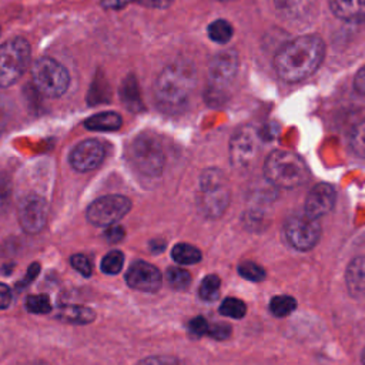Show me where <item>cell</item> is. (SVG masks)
I'll use <instances>...</instances> for the list:
<instances>
[{
    "mask_svg": "<svg viewBox=\"0 0 365 365\" xmlns=\"http://www.w3.org/2000/svg\"><path fill=\"white\" fill-rule=\"evenodd\" d=\"M325 44L318 36H301L284 44L274 57L277 74L288 83L305 80L321 66Z\"/></svg>",
    "mask_w": 365,
    "mask_h": 365,
    "instance_id": "1",
    "label": "cell"
},
{
    "mask_svg": "<svg viewBox=\"0 0 365 365\" xmlns=\"http://www.w3.org/2000/svg\"><path fill=\"white\" fill-rule=\"evenodd\" d=\"M197 73L191 63L175 61L157 76L154 83V98L160 110L168 114L181 113L194 93Z\"/></svg>",
    "mask_w": 365,
    "mask_h": 365,
    "instance_id": "2",
    "label": "cell"
},
{
    "mask_svg": "<svg viewBox=\"0 0 365 365\" xmlns=\"http://www.w3.org/2000/svg\"><path fill=\"white\" fill-rule=\"evenodd\" d=\"M264 175L275 187L295 188L308 180L309 173L299 155L287 150H275L264 163Z\"/></svg>",
    "mask_w": 365,
    "mask_h": 365,
    "instance_id": "3",
    "label": "cell"
},
{
    "mask_svg": "<svg viewBox=\"0 0 365 365\" xmlns=\"http://www.w3.org/2000/svg\"><path fill=\"white\" fill-rule=\"evenodd\" d=\"M198 210L208 218L224 214L230 204V190L222 173L217 168L205 170L200 177Z\"/></svg>",
    "mask_w": 365,
    "mask_h": 365,
    "instance_id": "4",
    "label": "cell"
},
{
    "mask_svg": "<svg viewBox=\"0 0 365 365\" xmlns=\"http://www.w3.org/2000/svg\"><path fill=\"white\" fill-rule=\"evenodd\" d=\"M30 61V44L23 37H14L0 46V88L19 81Z\"/></svg>",
    "mask_w": 365,
    "mask_h": 365,
    "instance_id": "5",
    "label": "cell"
},
{
    "mask_svg": "<svg viewBox=\"0 0 365 365\" xmlns=\"http://www.w3.org/2000/svg\"><path fill=\"white\" fill-rule=\"evenodd\" d=\"M31 77L36 88L50 98L63 96L70 86V76L66 67L50 57H41L34 61Z\"/></svg>",
    "mask_w": 365,
    "mask_h": 365,
    "instance_id": "6",
    "label": "cell"
},
{
    "mask_svg": "<svg viewBox=\"0 0 365 365\" xmlns=\"http://www.w3.org/2000/svg\"><path fill=\"white\" fill-rule=\"evenodd\" d=\"M130 158L134 167L148 177L160 175L165 163L163 147L151 134H140L134 138L130 145Z\"/></svg>",
    "mask_w": 365,
    "mask_h": 365,
    "instance_id": "7",
    "label": "cell"
},
{
    "mask_svg": "<svg viewBox=\"0 0 365 365\" xmlns=\"http://www.w3.org/2000/svg\"><path fill=\"white\" fill-rule=\"evenodd\" d=\"M131 201L118 194H110L97 198L87 208V220L96 227H108L117 224L123 217L128 214Z\"/></svg>",
    "mask_w": 365,
    "mask_h": 365,
    "instance_id": "8",
    "label": "cell"
},
{
    "mask_svg": "<svg viewBox=\"0 0 365 365\" xmlns=\"http://www.w3.org/2000/svg\"><path fill=\"white\" fill-rule=\"evenodd\" d=\"M285 237L298 251H308L317 245L321 237V225L317 220L304 215H294L285 224Z\"/></svg>",
    "mask_w": 365,
    "mask_h": 365,
    "instance_id": "9",
    "label": "cell"
},
{
    "mask_svg": "<svg viewBox=\"0 0 365 365\" xmlns=\"http://www.w3.org/2000/svg\"><path fill=\"white\" fill-rule=\"evenodd\" d=\"M258 153V135L255 130L244 127L237 131L230 143V160L235 168H247Z\"/></svg>",
    "mask_w": 365,
    "mask_h": 365,
    "instance_id": "10",
    "label": "cell"
},
{
    "mask_svg": "<svg viewBox=\"0 0 365 365\" xmlns=\"http://www.w3.org/2000/svg\"><path fill=\"white\" fill-rule=\"evenodd\" d=\"M47 221V204L43 197L31 194L19 207V222L24 232L38 234Z\"/></svg>",
    "mask_w": 365,
    "mask_h": 365,
    "instance_id": "11",
    "label": "cell"
},
{
    "mask_svg": "<svg viewBox=\"0 0 365 365\" xmlns=\"http://www.w3.org/2000/svg\"><path fill=\"white\" fill-rule=\"evenodd\" d=\"M238 68V57L232 50L218 53L210 63V84L212 94H222L225 86L234 78Z\"/></svg>",
    "mask_w": 365,
    "mask_h": 365,
    "instance_id": "12",
    "label": "cell"
},
{
    "mask_svg": "<svg viewBox=\"0 0 365 365\" xmlns=\"http://www.w3.org/2000/svg\"><path fill=\"white\" fill-rule=\"evenodd\" d=\"M125 281L128 287L137 291L155 292L161 287L163 277L155 265L145 261H135L130 265L125 274Z\"/></svg>",
    "mask_w": 365,
    "mask_h": 365,
    "instance_id": "13",
    "label": "cell"
},
{
    "mask_svg": "<svg viewBox=\"0 0 365 365\" xmlns=\"http://www.w3.org/2000/svg\"><path fill=\"white\" fill-rule=\"evenodd\" d=\"M106 155L104 145L98 140H84L78 143L70 153V164L80 173L97 168Z\"/></svg>",
    "mask_w": 365,
    "mask_h": 365,
    "instance_id": "14",
    "label": "cell"
},
{
    "mask_svg": "<svg viewBox=\"0 0 365 365\" xmlns=\"http://www.w3.org/2000/svg\"><path fill=\"white\" fill-rule=\"evenodd\" d=\"M335 200H336V195H335L334 187L327 182H319L314 185V188L308 192L305 200L304 214L309 218L318 220L334 208Z\"/></svg>",
    "mask_w": 365,
    "mask_h": 365,
    "instance_id": "15",
    "label": "cell"
},
{
    "mask_svg": "<svg viewBox=\"0 0 365 365\" xmlns=\"http://www.w3.org/2000/svg\"><path fill=\"white\" fill-rule=\"evenodd\" d=\"M345 284L355 298L365 295V257L354 258L345 271Z\"/></svg>",
    "mask_w": 365,
    "mask_h": 365,
    "instance_id": "16",
    "label": "cell"
},
{
    "mask_svg": "<svg viewBox=\"0 0 365 365\" xmlns=\"http://www.w3.org/2000/svg\"><path fill=\"white\" fill-rule=\"evenodd\" d=\"M331 10L334 16L349 23H359L365 20V0H331Z\"/></svg>",
    "mask_w": 365,
    "mask_h": 365,
    "instance_id": "17",
    "label": "cell"
},
{
    "mask_svg": "<svg viewBox=\"0 0 365 365\" xmlns=\"http://www.w3.org/2000/svg\"><path fill=\"white\" fill-rule=\"evenodd\" d=\"M123 118L115 111H103L88 117L84 121V127L91 131H115L121 127Z\"/></svg>",
    "mask_w": 365,
    "mask_h": 365,
    "instance_id": "18",
    "label": "cell"
},
{
    "mask_svg": "<svg viewBox=\"0 0 365 365\" xmlns=\"http://www.w3.org/2000/svg\"><path fill=\"white\" fill-rule=\"evenodd\" d=\"M94 317V311L83 305H61L57 311L58 319L71 324H90Z\"/></svg>",
    "mask_w": 365,
    "mask_h": 365,
    "instance_id": "19",
    "label": "cell"
},
{
    "mask_svg": "<svg viewBox=\"0 0 365 365\" xmlns=\"http://www.w3.org/2000/svg\"><path fill=\"white\" fill-rule=\"evenodd\" d=\"M120 96L124 103V106L131 111H140L143 108V101L140 96V88L137 84V80L130 76L124 78L121 87H120Z\"/></svg>",
    "mask_w": 365,
    "mask_h": 365,
    "instance_id": "20",
    "label": "cell"
},
{
    "mask_svg": "<svg viewBox=\"0 0 365 365\" xmlns=\"http://www.w3.org/2000/svg\"><path fill=\"white\" fill-rule=\"evenodd\" d=\"M279 14L287 19H299L311 7L312 0H274Z\"/></svg>",
    "mask_w": 365,
    "mask_h": 365,
    "instance_id": "21",
    "label": "cell"
},
{
    "mask_svg": "<svg viewBox=\"0 0 365 365\" xmlns=\"http://www.w3.org/2000/svg\"><path fill=\"white\" fill-rule=\"evenodd\" d=\"M171 257L177 264L192 265V264H197L198 261H201V251L191 244L180 242L173 247Z\"/></svg>",
    "mask_w": 365,
    "mask_h": 365,
    "instance_id": "22",
    "label": "cell"
},
{
    "mask_svg": "<svg viewBox=\"0 0 365 365\" xmlns=\"http://www.w3.org/2000/svg\"><path fill=\"white\" fill-rule=\"evenodd\" d=\"M232 33H234L232 26L227 20H224V19L214 20L208 26V37L214 43H218V44L228 43L231 40V37H232Z\"/></svg>",
    "mask_w": 365,
    "mask_h": 365,
    "instance_id": "23",
    "label": "cell"
},
{
    "mask_svg": "<svg viewBox=\"0 0 365 365\" xmlns=\"http://www.w3.org/2000/svg\"><path fill=\"white\" fill-rule=\"evenodd\" d=\"M297 308L295 298L289 295H277L269 301V311L274 317H287Z\"/></svg>",
    "mask_w": 365,
    "mask_h": 365,
    "instance_id": "24",
    "label": "cell"
},
{
    "mask_svg": "<svg viewBox=\"0 0 365 365\" xmlns=\"http://www.w3.org/2000/svg\"><path fill=\"white\" fill-rule=\"evenodd\" d=\"M165 278H167V282L170 284V287L177 291H184L191 284V275L184 268H177V267L168 268L165 272Z\"/></svg>",
    "mask_w": 365,
    "mask_h": 365,
    "instance_id": "25",
    "label": "cell"
},
{
    "mask_svg": "<svg viewBox=\"0 0 365 365\" xmlns=\"http://www.w3.org/2000/svg\"><path fill=\"white\" fill-rule=\"evenodd\" d=\"M349 147L358 157L365 158V118L355 124L351 130Z\"/></svg>",
    "mask_w": 365,
    "mask_h": 365,
    "instance_id": "26",
    "label": "cell"
},
{
    "mask_svg": "<svg viewBox=\"0 0 365 365\" xmlns=\"http://www.w3.org/2000/svg\"><path fill=\"white\" fill-rule=\"evenodd\" d=\"M124 265V254L118 250H113L110 252H107L103 259H101V271L104 274H108V275H114V274H118L121 271Z\"/></svg>",
    "mask_w": 365,
    "mask_h": 365,
    "instance_id": "27",
    "label": "cell"
},
{
    "mask_svg": "<svg viewBox=\"0 0 365 365\" xmlns=\"http://www.w3.org/2000/svg\"><path fill=\"white\" fill-rule=\"evenodd\" d=\"M220 312L225 317H230V318H234V319H240L245 315L247 312V305L244 301L238 299V298H232V297H228L225 298L221 305H220Z\"/></svg>",
    "mask_w": 365,
    "mask_h": 365,
    "instance_id": "28",
    "label": "cell"
},
{
    "mask_svg": "<svg viewBox=\"0 0 365 365\" xmlns=\"http://www.w3.org/2000/svg\"><path fill=\"white\" fill-rule=\"evenodd\" d=\"M220 285L221 281L217 275H207L201 281V285L198 288V295L204 301H212L220 294Z\"/></svg>",
    "mask_w": 365,
    "mask_h": 365,
    "instance_id": "29",
    "label": "cell"
},
{
    "mask_svg": "<svg viewBox=\"0 0 365 365\" xmlns=\"http://www.w3.org/2000/svg\"><path fill=\"white\" fill-rule=\"evenodd\" d=\"M26 307L31 314H38V315H43L51 311V304L46 294L29 295L26 299Z\"/></svg>",
    "mask_w": 365,
    "mask_h": 365,
    "instance_id": "30",
    "label": "cell"
},
{
    "mask_svg": "<svg viewBox=\"0 0 365 365\" xmlns=\"http://www.w3.org/2000/svg\"><path fill=\"white\" fill-rule=\"evenodd\" d=\"M238 272L241 277H244L248 281H262L265 278V271L261 265L252 262V261H244L238 265Z\"/></svg>",
    "mask_w": 365,
    "mask_h": 365,
    "instance_id": "31",
    "label": "cell"
},
{
    "mask_svg": "<svg viewBox=\"0 0 365 365\" xmlns=\"http://www.w3.org/2000/svg\"><path fill=\"white\" fill-rule=\"evenodd\" d=\"M13 115L11 101L0 94V134L9 127Z\"/></svg>",
    "mask_w": 365,
    "mask_h": 365,
    "instance_id": "32",
    "label": "cell"
},
{
    "mask_svg": "<svg viewBox=\"0 0 365 365\" xmlns=\"http://www.w3.org/2000/svg\"><path fill=\"white\" fill-rule=\"evenodd\" d=\"M70 264L73 265V268L76 271H78L84 277H90L93 272V265H91L90 259L83 254H74L70 258Z\"/></svg>",
    "mask_w": 365,
    "mask_h": 365,
    "instance_id": "33",
    "label": "cell"
},
{
    "mask_svg": "<svg viewBox=\"0 0 365 365\" xmlns=\"http://www.w3.org/2000/svg\"><path fill=\"white\" fill-rule=\"evenodd\" d=\"M138 365H182V362L174 356L155 355V356H148L143 359Z\"/></svg>",
    "mask_w": 365,
    "mask_h": 365,
    "instance_id": "34",
    "label": "cell"
},
{
    "mask_svg": "<svg viewBox=\"0 0 365 365\" xmlns=\"http://www.w3.org/2000/svg\"><path fill=\"white\" fill-rule=\"evenodd\" d=\"M208 327H210V324L205 321L204 317H195L188 322V329L195 336H201V335L207 334Z\"/></svg>",
    "mask_w": 365,
    "mask_h": 365,
    "instance_id": "35",
    "label": "cell"
},
{
    "mask_svg": "<svg viewBox=\"0 0 365 365\" xmlns=\"http://www.w3.org/2000/svg\"><path fill=\"white\" fill-rule=\"evenodd\" d=\"M215 339H227L231 335V327L227 324H212L208 327V332Z\"/></svg>",
    "mask_w": 365,
    "mask_h": 365,
    "instance_id": "36",
    "label": "cell"
},
{
    "mask_svg": "<svg viewBox=\"0 0 365 365\" xmlns=\"http://www.w3.org/2000/svg\"><path fill=\"white\" fill-rule=\"evenodd\" d=\"M104 235H106L107 241H110V242H118V241H121V240L124 238L125 232H124V228H123L121 225L113 224V225H108V227H107Z\"/></svg>",
    "mask_w": 365,
    "mask_h": 365,
    "instance_id": "37",
    "label": "cell"
},
{
    "mask_svg": "<svg viewBox=\"0 0 365 365\" xmlns=\"http://www.w3.org/2000/svg\"><path fill=\"white\" fill-rule=\"evenodd\" d=\"M11 299H13L11 289L6 284L0 282V309L7 308L11 304Z\"/></svg>",
    "mask_w": 365,
    "mask_h": 365,
    "instance_id": "38",
    "label": "cell"
},
{
    "mask_svg": "<svg viewBox=\"0 0 365 365\" xmlns=\"http://www.w3.org/2000/svg\"><path fill=\"white\" fill-rule=\"evenodd\" d=\"M130 3H137V0H101V6L110 10H120Z\"/></svg>",
    "mask_w": 365,
    "mask_h": 365,
    "instance_id": "39",
    "label": "cell"
},
{
    "mask_svg": "<svg viewBox=\"0 0 365 365\" xmlns=\"http://www.w3.org/2000/svg\"><path fill=\"white\" fill-rule=\"evenodd\" d=\"M354 87L359 94L365 96V66L362 68H359V71L356 73V76L354 78Z\"/></svg>",
    "mask_w": 365,
    "mask_h": 365,
    "instance_id": "40",
    "label": "cell"
},
{
    "mask_svg": "<svg viewBox=\"0 0 365 365\" xmlns=\"http://www.w3.org/2000/svg\"><path fill=\"white\" fill-rule=\"evenodd\" d=\"M137 3L151 9H165L173 3V0H137Z\"/></svg>",
    "mask_w": 365,
    "mask_h": 365,
    "instance_id": "41",
    "label": "cell"
},
{
    "mask_svg": "<svg viewBox=\"0 0 365 365\" xmlns=\"http://www.w3.org/2000/svg\"><path fill=\"white\" fill-rule=\"evenodd\" d=\"M38 271H40V265H38V264H31V265H30V268L27 269V274H26L24 279H21V282H20L19 285H23V287L29 285V284H30V282L37 277Z\"/></svg>",
    "mask_w": 365,
    "mask_h": 365,
    "instance_id": "42",
    "label": "cell"
},
{
    "mask_svg": "<svg viewBox=\"0 0 365 365\" xmlns=\"http://www.w3.org/2000/svg\"><path fill=\"white\" fill-rule=\"evenodd\" d=\"M29 365H48V364L41 362V361H36V362H31V364H29Z\"/></svg>",
    "mask_w": 365,
    "mask_h": 365,
    "instance_id": "43",
    "label": "cell"
},
{
    "mask_svg": "<svg viewBox=\"0 0 365 365\" xmlns=\"http://www.w3.org/2000/svg\"><path fill=\"white\" fill-rule=\"evenodd\" d=\"M361 359H362V364L365 365V349H364V352H362V356H361Z\"/></svg>",
    "mask_w": 365,
    "mask_h": 365,
    "instance_id": "44",
    "label": "cell"
},
{
    "mask_svg": "<svg viewBox=\"0 0 365 365\" xmlns=\"http://www.w3.org/2000/svg\"><path fill=\"white\" fill-rule=\"evenodd\" d=\"M220 1H231V0H220Z\"/></svg>",
    "mask_w": 365,
    "mask_h": 365,
    "instance_id": "45",
    "label": "cell"
},
{
    "mask_svg": "<svg viewBox=\"0 0 365 365\" xmlns=\"http://www.w3.org/2000/svg\"><path fill=\"white\" fill-rule=\"evenodd\" d=\"M0 30H1V29H0Z\"/></svg>",
    "mask_w": 365,
    "mask_h": 365,
    "instance_id": "46",
    "label": "cell"
}]
</instances>
